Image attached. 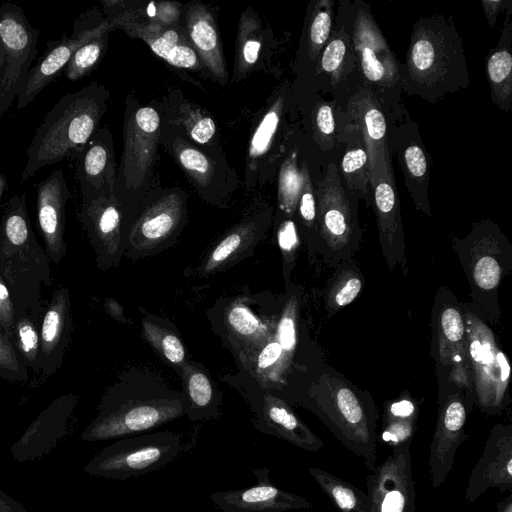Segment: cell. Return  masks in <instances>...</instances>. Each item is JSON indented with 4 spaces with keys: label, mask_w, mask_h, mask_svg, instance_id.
Listing matches in <instances>:
<instances>
[{
    "label": "cell",
    "mask_w": 512,
    "mask_h": 512,
    "mask_svg": "<svg viewBox=\"0 0 512 512\" xmlns=\"http://www.w3.org/2000/svg\"><path fill=\"white\" fill-rule=\"evenodd\" d=\"M185 450L182 438L173 432L124 437L99 450L83 472L109 480H128L167 466Z\"/></svg>",
    "instance_id": "cell-5"
},
{
    "label": "cell",
    "mask_w": 512,
    "mask_h": 512,
    "mask_svg": "<svg viewBox=\"0 0 512 512\" xmlns=\"http://www.w3.org/2000/svg\"><path fill=\"white\" fill-rule=\"evenodd\" d=\"M301 173L302 185L297 204L299 215L307 227L314 228L317 222L316 193L306 163H303Z\"/></svg>",
    "instance_id": "cell-46"
},
{
    "label": "cell",
    "mask_w": 512,
    "mask_h": 512,
    "mask_svg": "<svg viewBox=\"0 0 512 512\" xmlns=\"http://www.w3.org/2000/svg\"><path fill=\"white\" fill-rule=\"evenodd\" d=\"M128 103L123 126L124 148L117 169L114 194L137 192L148 186L161 138V118L151 106Z\"/></svg>",
    "instance_id": "cell-6"
},
{
    "label": "cell",
    "mask_w": 512,
    "mask_h": 512,
    "mask_svg": "<svg viewBox=\"0 0 512 512\" xmlns=\"http://www.w3.org/2000/svg\"><path fill=\"white\" fill-rule=\"evenodd\" d=\"M13 344L25 365L35 372L39 371V327L27 313L16 318Z\"/></svg>",
    "instance_id": "cell-40"
},
{
    "label": "cell",
    "mask_w": 512,
    "mask_h": 512,
    "mask_svg": "<svg viewBox=\"0 0 512 512\" xmlns=\"http://www.w3.org/2000/svg\"><path fill=\"white\" fill-rule=\"evenodd\" d=\"M178 106L180 110L173 122L180 125L188 141L200 146L211 145L217 128L213 118L196 105L180 103Z\"/></svg>",
    "instance_id": "cell-37"
},
{
    "label": "cell",
    "mask_w": 512,
    "mask_h": 512,
    "mask_svg": "<svg viewBox=\"0 0 512 512\" xmlns=\"http://www.w3.org/2000/svg\"><path fill=\"white\" fill-rule=\"evenodd\" d=\"M416 432V420H390L383 422L381 440L392 448L411 442Z\"/></svg>",
    "instance_id": "cell-47"
},
{
    "label": "cell",
    "mask_w": 512,
    "mask_h": 512,
    "mask_svg": "<svg viewBox=\"0 0 512 512\" xmlns=\"http://www.w3.org/2000/svg\"><path fill=\"white\" fill-rule=\"evenodd\" d=\"M0 512H29L25 506L9 494L0 490Z\"/></svg>",
    "instance_id": "cell-57"
},
{
    "label": "cell",
    "mask_w": 512,
    "mask_h": 512,
    "mask_svg": "<svg viewBox=\"0 0 512 512\" xmlns=\"http://www.w3.org/2000/svg\"><path fill=\"white\" fill-rule=\"evenodd\" d=\"M351 47V29H348L347 22H344L337 32H332L329 42L322 50L319 62L321 72L333 81L338 80L348 49Z\"/></svg>",
    "instance_id": "cell-39"
},
{
    "label": "cell",
    "mask_w": 512,
    "mask_h": 512,
    "mask_svg": "<svg viewBox=\"0 0 512 512\" xmlns=\"http://www.w3.org/2000/svg\"><path fill=\"white\" fill-rule=\"evenodd\" d=\"M230 326L239 334L253 336L258 334L262 325L254 314L243 305H235L228 313Z\"/></svg>",
    "instance_id": "cell-48"
},
{
    "label": "cell",
    "mask_w": 512,
    "mask_h": 512,
    "mask_svg": "<svg viewBox=\"0 0 512 512\" xmlns=\"http://www.w3.org/2000/svg\"><path fill=\"white\" fill-rule=\"evenodd\" d=\"M489 489L501 493L512 489L511 424H496L491 429L483 452L471 470L465 499L473 503Z\"/></svg>",
    "instance_id": "cell-16"
},
{
    "label": "cell",
    "mask_w": 512,
    "mask_h": 512,
    "mask_svg": "<svg viewBox=\"0 0 512 512\" xmlns=\"http://www.w3.org/2000/svg\"><path fill=\"white\" fill-rule=\"evenodd\" d=\"M255 427L308 451L319 452L323 441L282 400L265 396Z\"/></svg>",
    "instance_id": "cell-27"
},
{
    "label": "cell",
    "mask_w": 512,
    "mask_h": 512,
    "mask_svg": "<svg viewBox=\"0 0 512 512\" xmlns=\"http://www.w3.org/2000/svg\"><path fill=\"white\" fill-rule=\"evenodd\" d=\"M162 350L165 357L172 363H180L185 357L184 347L178 337L167 334L162 338Z\"/></svg>",
    "instance_id": "cell-55"
},
{
    "label": "cell",
    "mask_w": 512,
    "mask_h": 512,
    "mask_svg": "<svg viewBox=\"0 0 512 512\" xmlns=\"http://www.w3.org/2000/svg\"><path fill=\"white\" fill-rule=\"evenodd\" d=\"M484 10L486 16L489 20V24L493 26L498 13L501 11L502 6L504 5L503 1H483Z\"/></svg>",
    "instance_id": "cell-58"
},
{
    "label": "cell",
    "mask_w": 512,
    "mask_h": 512,
    "mask_svg": "<svg viewBox=\"0 0 512 512\" xmlns=\"http://www.w3.org/2000/svg\"><path fill=\"white\" fill-rule=\"evenodd\" d=\"M405 124L388 133V146L395 152L404 181L418 209L430 216L427 192L429 163L426 151L414 124Z\"/></svg>",
    "instance_id": "cell-24"
},
{
    "label": "cell",
    "mask_w": 512,
    "mask_h": 512,
    "mask_svg": "<svg viewBox=\"0 0 512 512\" xmlns=\"http://www.w3.org/2000/svg\"><path fill=\"white\" fill-rule=\"evenodd\" d=\"M283 349L277 341L268 343L260 352L257 358V365L260 369H266L276 363L282 356Z\"/></svg>",
    "instance_id": "cell-56"
},
{
    "label": "cell",
    "mask_w": 512,
    "mask_h": 512,
    "mask_svg": "<svg viewBox=\"0 0 512 512\" xmlns=\"http://www.w3.org/2000/svg\"><path fill=\"white\" fill-rule=\"evenodd\" d=\"M315 125L321 137L328 139L334 135L335 121L330 105L322 104L318 106L315 114Z\"/></svg>",
    "instance_id": "cell-53"
},
{
    "label": "cell",
    "mask_w": 512,
    "mask_h": 512,
    "mask_svg": "<svg viewBox=\"0 0 512 512\" xmlns=\"http://www.w3.org/2000/svg\"><path fill=\"white\" fill-rule=\"evenodd\" d=\"M0 378L14 383H23L29 378L27 366L22 360L13 342L1 328Z\"/></svg>",
    "instance_id": "cell-43"
},
{
    "label": "cell",
    "mask_w": 512,
    "mask_h": 512,
    "mask_svg": "<svg viewBox=\"0 0 512 512\" xmlns=\"http://www.w3.org/2000/svg\"><path fill=\"white\" fill-rule=\"evenodd\" d=\"M119 28L132 38L143 40L155 55L182 69L204 68L180 24H163L134 16Z\"/></svg>",
    "instance_id": "cell-20"
},
{
    "label": "cell",
    "mask_w": 512,
    "mask_h": 512,
    "mask_svg": "<svg viewBox=\"0 0 512 512\" xmlns=\"http://www.w3.org/2000/svg\"><path fill=\"white\" fill-rule=\"evenodd\" d=\"M37 224L50 262L59 265L67 254L65 207L71 197L64 173L54 170L36 184Z\"/></svg>",
    "instance_id": "cell-18"
},
{
    "label": "cell",
    "mask_w": 512,
    "mask_h": 512,
    "mask_svg": "<svg viewBox=\"0 0 512 512\" xmlns=\"http://www.w3.org/2000/svg\"><path fill=\"white\" fill-rule=\"evenodd\" d=\"M181 191L165 193L145 210L136 223V232L147 241H157L167 236L178 224L183 210Z\"/></svg>",
    "instance_id": "cell-31"
},
{
    "label": "cell",
    "mask_w": 512,
    "mask_h": 512,
    "mask_svg": "<svg viewBox=\"0 0 512 512\" xmlns=\"http://www.w3.org/2000/svg\"><path fill=\"white\" fill-rule=\"evenodd\" d=\"M362 288V281L352 271H345L333 283L328 293L329 307L338 310L353 302Z\"/></svg>",
    "instance_id": "cell-45"
},
{
    "label": "cell",
    "mask_w": 512,
    "mask_h": 512,
    "mask_svg": "<svg viewBox=\"0 0 512 512\" xmlns=\"http://www.w3.org/2000/svg\"><path fill=\"white\" fill-rule=\"evenodd\" d=\"M242 243V234L240 232H233L225 237L213 250L208 266H214L225 261L232 255Z\"/></svg>",
    "instance_id": "cell-52"
},
{
    "label": "cell",
    "mask_w": 512,
    "mask_h": 512,
    "mask_svg": "<svg viewBox=\"0 0 512 512\" xmlns=\"http://www.w3.org/2000/svg\"><path fill=\"white\" fill-rule=\"evenodd\" d=\"M314 411L342 445L371 472L377 465V413L344 384H332L315 397Z\"/></svg>",
    "instance_id": "cell-4"
},
{
    "label": "cell",
    "mask_w": 512,
    "mask_h": 512,
    "mask_svg": "<svg viewBox=\"0 0 512 512\" xmlns=\"http://www.w3.org/2000/svg\"><path fill=\"white\" fill-rule=\"evenodd\" d=\"M171 153L194 185L202 191L220 187V165L211 153L202 150L181 136H176L170 144Z\"/></svg>",
    "instance_id": "cell-29"
},
{
    "label": "cell",
    "mask_w": 512,
    "mask_h": 512,
    "mask_svg": "<svg viewBox=\"0 0 512 512\" xmlns=\"http://www.w3.org/2000/svg\"><path fill=\"white\" fill-rule=\"evenodd\" d=\"M511 26V22L508 21L497 47L490 53L486 64L492 101L506 112L510 110L512 102Z\"/></svg>",
    "instance_id": "cell-30"
},
{
    "label": "cell",
    "mask_w": 512,
    "mask_h": 512,
    "mask_svg": "<svg viewBox=\"0 0 512 512\" xmlns=\"http://www.w3.org/2000/svg\"><path fill=\"white\" fill-rule=\"evenodd\" d=\"M0 276L10 290L16 318L29 313L40 326L42 285H52L50 259L32 229L26 194L13 195L0 221Z\"/></svg>",
    "instance_id": "cell-2"
},
{
    "label": "cell",
    "mask_w": 512,
    "mask_h": 512,
    "mask_svg": "<svg viewBox=\"0 0 512 512\" xmlns=\"http://www.w3.org/2000/svg\"><path fill=\"white\" fill-rule=\"evenodd\" d=\"M188 393L191 401L193 418L214 415L213 390L205 374L196 372L188 380Z\"/></svg>",
    "instance_id": "cell-44"
},
{
    "label": "cell",
    "mask_w": 512,
    "mask_h": 512,
    "mask_svg": "<svg viewBox=\"0 0 512 512\" xmlns=\"http://www.w3.org/2000/svg\"><path fill=\"white\" fill-rule=\"evenodd\" d=\"M75 163L82 201L114 192L117 168L111 133L98 128L85 146L70 156Z\"/></svg>",
    "instance_id": "cell-19"
},
{
    "label": "cell",
    "mask_w": 512,
    "mask_h": 512,
    "mask_svg": "<svg viewBox=\"0 0 512 512\" xmlns=\"http://www.w3.org/2000/svg\"><path fill=\"white\" fill-rule=\"evenodd\" d=\"M121 18H101L91 10L80 15L73 24L70 36L62 34L60 39L47 42L44 53L30 68L17 95V109L25 108L49 83L56 80L66 67L72 53L89 40L119 28Z\"/></svg>",
    "instance_id": "cell-10"
},
{
    "label": "cell",
    "mask_w": 512,
    "mask_h": 512,
    "mask_svg": "<svg viewBox=\"0 0 512 512\" xmlns=\"http://www.w3.org/2000/svg\"><path fill=\"white\" fill-rule=\"evenodd\" d=\"M185 35L203 66L221 84L228 79L217 24L209 9L201 3H191L185 8Z\"/></svg>",
    "instance_id": "cell-25"
},
{
    "label": "cell",
    "mask_w": 512,
    "mask_h": 512,
    "mask_svg": "<svg viewBox=\"0 0 512 512\" xmlns=\"http://www.w3.org/2000/svg\"><path fill=\"white\" fill-rule=\"evenodd\" d=\"M278 243L285 253H291L298 245L295 224L291 220L284 221L278 231Z\"/></svg>",
    "instance_id": "cell-54"
},
{
    "label": "cell",
    "mask_w": 512,
    "mask_h": 512,
    "mask_svg": "<svg viewBox=\"0 0 512 512\" xmlns=\"http://www.w3.org/2000/svg\"><path fill=\"white\" fill-rule=\"evenodd\" d=\"M108 97L105 87L95 81L64 95L47 113L30 142L21 182L39 169L80 151L99 128Z\"/></svg>",
    "instance_id": "cell-3"
},
{
    "label": "cell",
    "mask_w": 512,
    "mask_h": 512,
    "mask_svg": "<svg viewBox=\"0 0 512 512\" xmlns=\"http://www.w3.org/2000/svg\"><path fill=\"white\" fill-rule=\"evenodd\" d=\"M79 216L95 246L98 258H104L115 246L121 223L119 202L114 192L82 201Z\"/></svg>",
    "instance_id": "cell-28"
},
{
    "label": "cell",
    "mask_w": 512,
    "mask_h": 512,
    "mask_svg": "<svg viewBox=\"0 0 512 512\" xmlns=\"http://www.w3.org/2000/svg\"><path fill=\"white\" fill-rule=\"evenodd\" d=\"M301 185V169L297 165L296 153H292L282 163L278 178L279 206L287 214H292L298 204Z\"/></svg>",
    "instance_id": "cell-41"
},
{
    "label": "cell",
    "mask_w": 512,
    "mask_h": 512,
    "mask_svg": "<svg viewBox=\"0 0 512 512\" xmlns=\"http://www.w3.org/2000/svg\"><path fill=\"white\" fill-rule=\"evenodd\" d=\"M471 399L461 391L441 396L435 430L429 447L428 466L433 488L440 487L451 473L456 453L467 439L465 425Z\"/></svg>",
    "instance_id": "cell-13"
},
{
    "label": "cell",
    "mask_w": 512,
    "mask_h": 512,
    "mask_svg": "<svg viewBox=\"0 0 512 512\" xmlns=\"http://www.w3.org/2000/svg\"><path fill=\"white\" fill-rule=\"evenodd\" d=\"M39 36L22 7L11 2L0 5V119L17 97L38 54Z\"/></svg>",
    "instance_id": "cell-8"
},
{
    "label": "cell",
    "mask_w": 512,
    "mask_h": 512,
    "mask_svg": "<svg viewBox=\"0 0 512 512\" xmlns=\"http://www.w3.org/2000/svg\"><path fill=\"white\" fill-rule=\"evenodd\" d=\"M16 311L9 288L0 276V328L14 340Z\"/></svg>",
    "instance_id": "cell-49"
},
{
    "label": "cell",
    "mask_w": 512,
    "mask_h": 512,
    "mask_svg": "<svg viewBox=\"0 0 512 512\" xmlns=\"http://www.w3.org/2000/svg\"><path fill=\"white\" fill-rule=\"evenodd\" d=\"M383 254L390 268L404 259V235L394 176H381L372 186Z\"/></svg>",
    "instance_id": "cell-26"
},
{
    "label": "cell",
    "mask_w": 512,
    "mask_h": 512,
    "mask_svg": "<svg viewBox=\"0 0 512 512\" xmlns=\"http://www.w3.org/2000/svg\"><path fill=\"white\" fill-rule=\"evenodd\" d=\"M285 98L278 96L262 115L254 129L248 147L247 167L256 168L258 161L271 148L284 114Z\"/></svg>",
    "instance_id": "cell-34"
},
{
    "label": "cell",
    "mask_w": 512,
    "mask_h": 512,
    "mask_svg": "<svg viewBox=\"0 0 512 512\" xmlns=\"http://www.w3.org/2000/svg\"><path fill=\"white\" fill-rule=\"evenodd\" d=\"M308 473L341 512H370L368 495L355 485L322 468L309 467Z\"/></svg>",
    "instance_id": "cell-33"
},
{
    "label": "cell",
    "mask_w": 512,
    "mask_h": 512,
    "mask_svg": "<svg viewBox=\"0 0 512 512\" xmlns=\"http://www.w3.org/2000/svg\"><path fill=\"white\" fill-rule=\"evenodd\" d=\"M277 338V342L281 345L283 351H293L296 345V329L293 309H287L281 318L278 325Z\"/></svg>",
    "instance_id": "cell-51"
},
{
    "label": "cell",
    "mask_w": 512,
    "mask_h": 512,
    "mask_svg": "<svg viewBox=\"0 0 512 512\" xmlns=\"http://www.w3.org/2000/svg\"><path fill=\"white\" fill-rule=\"evenodd\" d=\"M390 420H416L417 405L410 398H401L386 405L383 422Z\"/></svg>",
    "instance_id": "cell-50"
},
{
    "label": "cell",
    "mask_w": 512,
    "mask_h": 512,
    "mask_svg": "<svg viewBox=\"0 0 512 512\" xmlns=\"http://www.w3.org/2000/svg\"><path fill=\"white\" fill-rule=\"evenodd\" d=\"M437 336L440 366L447 369L448 379L469 397L472 393V373L464 318L457 307L447 306L441 310Z\"/></svg>",
    "instance_id": "cell-22"
},
{
    "label": "cell",
    "mask_w": 512,
    "mask_h": 512,
    "mask_svg": "<svg viewBox=\"0 0 512 512\" xmlns=\"http://www.w3.org/2000/svg\"><path fill=\"white\" fill-rule=\"evenodd\" d=\"M354 114L360 123L372 186L381 176H394L388 146V127L378 98L370 89L355 97Z\"/></svg>",
    "instance_id": "cell-23"
},
{
    "label": "cell",
    "mask_w": 512,
    "mask_h": 512,
    "mask_svg": "<svg viewBox=\"0 0 512 512\" xmlns=\"http://www.w3.org/2000/svg\"><path fill=\"white\" fill-rule=\"evenodd\" d=\"M108 44V33L95 37L78 47L71 55L65 76L77 81L91 74L102 59Z\"/></svg>",
    "instance_id": "cell-38"
},
{
    "label": "cell",
    "mask_w": 512,
    "mask_h": 512,
    "mask_svg": "<svg viewBox=\"0 0 512 512\" xmlns=\"http://www.w3.org/2000/svg\"><path fill=\"white\" fill-rule=\"evenodd\" d=\"M317 221L320 234L334 253L352 248L358 238V227L348 192L341 183L337 167L330 163L317 184Z\"/></svg>",
    "instance_id": "cell-14"
},
{
    "label": "cell",
    "mask_w": 512,
    "mask_h": 512,
    "mask_svg": "<svg viewBox=\"0 0 512 512\" xmlns=\"http://www.w3.org/2000/svg\"><path fill=\"white\" fill-rule=\"evenodd\" d=\"M331 3L321 2L313 13L308 30V56L314 62L323 50L331 35Z\"/></svg>",
    "instance_id": "cell-42"
},
{
    "label": "cell",
    "mask_w": 512,
    "mask_h": 512,
    "mask_svg": "<svg viewBox=\"0 0 512 512\" xmlns=\"http://www.w3.org/2000/svg\"><path fill=\"white\" fill-rule=\"evenodd\" d=\"M351 44L355 62L368 88L375 89L376 96H396L401 91L400 66L369 7L363 3L354 12Z\"/></svg>",
    "instance_id": "cell-11"
},
{
    "label": "cell",
    "mask_w": 512,
    "mask_h": 512,
    "mask_svg": "<svg viewBox=\"0 0 512 512\" xmlns=\"http://www.w3.org/2000/svg\"><path fill=\"white\" fill-rule=\"evenodd\" d=\"M340 169L346 184V191L369 200L372 182L368 156L363 144L360 143V146H355L346 151Z\"/></svg>",
    "instance_id": "cell-36"
},
{
    "label": "cell",
    "mask_w": 512,
    "mask_h": 512,
    "mask_svg": "<svg viewBox=\"0 0 512 512\" xmlns=\"http://www.w3.org/2000/svg\"><path fill=\"white\" fill-rule=\"evenodd\" d=\"M7 186H8L7 177L3 173L0 172V203H1V200L3 197V194L7 189Z\"/></svg>",
    "instance_id": "cell-60"
},
{
    "label": "cell",
    "mask_w": 512,
    "mask_h": 512,
    "mask_svg": "<svg viewBox=\"0 0 512 512\" xmlns=\"http://www.w3.org/2000/svg\"><path fill=\"white\" fill-rule=\"evenodd\" d=\"M253 475L254 485L214 492L211 501L223 512H286L312 507L304 497L275 486L269 468L253 469Z\"/></svg>",
    "instance_id": "cell-17"
},
{
    "label": "cell",
    "mask_w": 512,
    "mask_h": 512,
    "mask_svg": "<svg viewBox=\"0 0 512 512\" xmlns=\"http://www.w3.org/2000/svg\"><path fill=\"white\" fill-rule=\"evenodd\" d=\"M492 512H512V495H508L498 502Z\"/></svg>",
    "instance_id": "cell-59"
},
{
    "label": "cell",
    "mask_w": 512,
    "mask_h": 512,
    "mask_svg": "<svg viewBox=\"0 0 512 512\" xmlns=\"http://www.w3.org/2000/svg\"><path fill=\"white\" fill-rule=\"evenodd\" d=\"M464 323L476 402L485 413L496 414L506 405L509 361L492 331L476 315L467 312Z\"/></svg>",
    "instance_id": "cell-7"
},
{
    "label": "cell",
    "mask_w": 512,
    "mask_h": 512,
    "mask_svg": "<svg viewBox=\"0 0 512 512\" xmlns=\"http://www.w3.org/2000/svg\"><path fill=\"white\" fill-rule=\"evenodd\" d=\"M496 245L484 244V240L473 247L474 254L469 263L472 284L481 292H493L503 276L504 265L497 257Z\"/></svg>",
    "instance_id": "cell-35"
},
{
    "label": "cell",
    "mask_w": 512,
    "mask_h": 512,
    "mask_svg": "<svg viewBox=\"0 0 512 512\" xmlns=\"http://www.w3.org/2000/svg\"><path fill=\"white\" fill-rule=\"evenodd\" d=\"M469 81L463 41L455 24L439 15L419 19L400 66L401 91L435 102L466 88Z\"/></svg>",
    "instance_id": "cell-1"
},
{
    "label": "cell",
    "mask_w": 512,
    "mask_h": 512,
    "mask_svg": "<svg viewBox=\"0 0 512 512\" xmlns=\"http://www.w3.org/2000/svg\"><path fill=\"white\" fill-rule=\"evenodd\" d=\"M78 399L66 393L53 400L10 448L17 462L43 458L68 434Z\"/></svg>",
    "instance_id": "cell-15"
},
{
    "label": "cell",
    "mask_w": 512,
    "mask_h": 512,
    "mask_svg": "<svg viewBox=\"0 0 512 512\" xmlns=\"http://www.w3.org/2000/svg\"><path fill=\"white\" fill-rule=\"evenodd\" d=\"M72 328L69 290H54L40 320L39 371L46 376L56 373L63 364Z\"/></svg>",
    "instance_id": "cell-21"
},
{
    "label": "cell",
    "mask_w": 512,
    "mask_h": 512,
    "mask_svg": "<svg viewBox=\"0 0 512 512\" xmlns=\"http://www.w3.org/2000/svg\"><path fill=\"white\" fill-rule=\"evenodd\" d=\"M264 44V31L254 12L242 14L235 48L234 79H241L258 63Z\"/></svg>",
    "instance_id": "cell-32"
},
{
    "label": "cell",
    "mask_w": 512,
    "mask_h": 512,
    "mask_svg": "<svg viewBox=\"0 0 512 512\" xmlns=\"http://www.w3.org/2000/svg\"><path fill=\"white\" fill-rule=\"evenodd\" d=\"M411 442L392 448L366 477L370 512H416Z\"/></svg>",
    "instance_id": "cell-12"
},
{
    "label": "cell",
    "mask_w": 512,
    "mask_h": 512,
    "mask_svg": "<svg viewBox=\"0 0 512 512\" xmlns=\"http://www.w3.org/2000/svg\"><path fill=\"white\" fill-rule=\"evenodd\" d=\"M185 413L177 399L126 401L104 400L99 413L84 429L80 438L96 442L139 435L172 421Z\"/></svg>",
    "instance_id": "cell-9"
}]
</instances>
